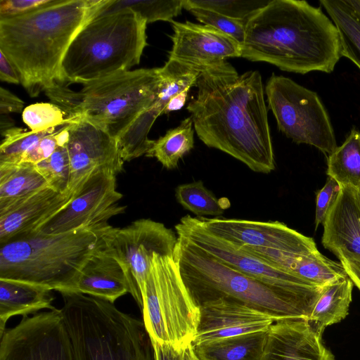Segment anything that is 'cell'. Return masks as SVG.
<instances>
[{
	"instance_id": "3957f363",
	"label": "cell",
	"mask_w": 360,
	"mask_h": 360,
	"mask_svg": "<svg viewBox=\"0 0 360 360\" xmlns=\"http://www.w3.org/2000/svg\"><path fill=\"white\" fill-rule=\"evenodd\" d=\"M107 1L53 0L31 12L0 18V51L17 70L30 97L61 84V65L70 44Z\"/></svg>"
},
{
	"instance_id": "f1b7e54d",
	"label": "cell",
	"mask_w": 360,
	"mask_h": 360,
	"mask_svg": "<svg viewBox=\"0 0 360 360\" xmlns=\"http://www.w3.org/2000/svg\"><path fill=\"white\" fill-rule=\"evenodd\" d=\"M340 35L341 56L349 59L360 70V18L345 0H321Z\"/></svg>"
},
{
	"instance_id": "e0dca14e",
	"label": "cell",
	"mask_w": 360,
	"mask_h": 360,
	"mask_svg": "<svg viewBox=\"0 0 360 360\" xmlns=\"http://www.w3.org/2000/svg\"><path fill=\"white\" fill-rule=\"evenodd\" d=\"M170 22L173 34L169 58L202 70L227 58L241 57V45L217 29L190 21Z\"/></svg>"
},
{
	"instance_id": "74e56055",
	"label": "cell",
	"mask_w": 360,
	"mask_h": 360,
	"mask_svg": "<svg viewBox=\"0 0 360 360\" xmlns=\"http://www.w3.org/2000/svg\"><path fill=\"white\" fill-rule=\"evenodd\" d=\"M186 10L203 25L217 29L234 38L240 45L243 44L245 34V22L205 8L188 7Z\"/></svg>"
},
{
	"instance_id": "7402d4cb",
	"label": "cell",
	"mask_w": 360,
	"mask_h": 360,
	"mask_svg": "<svg viewBox=\"0 0 360 360\" xmlns=\"http://www.w3.org/2000/svg\"><path fill=\"white\" fill-rule=\"evenodd\" d=\"M275 268L313 284L326 286L347 277L341 263L330 259L319 250L286 252L257 247H240Z\"/></svg>"
},
{
	"instance_id": "ac0fdd59",
	"label": "cell",
	"mask_w": 360,
	"mask_h": 360,
	"mask_svg": "<svg viewBox=\"0 0 360 360\" xmlns=\"http://www.w3.org/2000/svg\"><path fill=\"white\" fill-rule=\"evenodd\" d=\"M198 308V323L191 345L268 330L275 322L270 316L228 298L208 301Z\"/></svg>"
},
{
	"instance_id": "ba28073f",
	"label": "cell",
	"mask_w": 360,
	"mask_h": 360,
	"mask_svg": "<svg viewBox=\"0 0 360 360\" xmlns=\"http://www.w3.org/2000/svg\"><path fill=\"white\" fill-rule=\"evenodd\" d=\"M160 80V68H143L85 83L79 92L57 84L45 93L67 117L82 116L117 140L153 104Z\"/></svg>"
},
{
	"instance_id": "bcb514c9",
	"label": "cell",
	"mask_w": 360,
	"mask_h": 360,
	"mask_svg": "<svg viewBox=\"0 0 360 360\" xmlns=\"http://www.w3.org/2000/svg\"><path fill=\"white\" fill-rule=\"evenodd\" d=\"M190 89H186L176 96L172 98L169 103L167 104L163 111V114H166L171 111L177 110L181 108L186 101Z\"/></svg>"
},
{
	"instance_id": "d6a6232c",
	"label": "cell",
	"mask_w": 360,
	"mask_h": 360,
	"mask_svg": "<svg viewBox=\"0 0 360 360\" xmlns=\"http://www.w3.org/2000/svg\"><path fill=\"white\" fill-rule=\"evenodd\" d=\"M184 8V0H108L98 15L122 9H130L147 24L156 21H172Z\"/></svg>"
},
{
	"instance_id": "603a6c76",
	"label": "cell",
	"mask_w": 360,
	"mask_h": 360,
	"mask_svg": "<svg viewBox=\"0 0 360 360\" xmlns=\"http://www.w3.org/2000/svg\"><path fill=\"white\" fill-rule=\"evenodd\" d=\"M129 290L121 264L98 245L80 274L75 292L114 303Z\"/></svg>"
},
{
	"instance_id": "44dd1931",
	"label": "cell",
	"mask_w": 360,
	"mask_h": 360,
	"mask_svg": "<svg viewBox=\"0 0 360 360\" xmlns=\"http://www.w3.org/2000/svg\"><path fill=\"white\" fill-rule=\"evenodd\" d=\"M72 197L46 187L0 213V245L37 231Z\"/></svg>"
},
{
	"instance_id": "d4e9b609",
	"label": "cell",
	"mask_w": 360,
	"mask_h": 360,
	"mask_svg": "<svg viewBox=\"0 0 360 360\" xmlns=\"http://www.w3.org/2000/svg\"><path fill=\"white\" fill-rule=\"evenodd\" d=\"M268 330L191 346L198 360H260L266 342Z\"/></svg>"
},
{
	"instance_id": "d590c367",
	"label": "cell",
	"mask_w": 360,
	"mask_h": 360,
	"mask_svg": "<svg viewBox=\"0 0 360 360\" xmlns=\"http://www.w3.org/2000/svg\"><path fill=\"white\" fill-rule=\"evenodd\" d=\"M35 167L49 188L69 195L70 165L66 146H58L51 156L35 164Z\"/></svg>"
},
{
	"instance_id": "b9f144b4",
	"label": "cell",
	"mask_w": 360,
	"mask_h": 360,
	"mask_svg": "<svg viewBox=\"0 0 360 360\" xmlns=\"http://www.w3.org/2000/svg\"><path fill=\"white\" fill-rule=\"evenodd\" d=\"M24 102L4 87L0 88V114L23 112Z\"/></svg>"
},
{
	"instance_id": "ee69618b",
	"label": "cell",
	"mask_w": 360,
	"mask_h": 360,
	"mask_svg": "<svg viewBox=\"0 0 360 360\" xmlns=\"http://www.w3.org/2000/svg\"><path fill=\"white\" fill-rule=\"evenodd\" d=\"M0 79L11 84L20 83L19 73L1 51H0Z\"/></svg>"
},
{
	"instance_id": "7a4b0ae2",
	"label": "cell",
	"mask_w": 360,
	"mask_h": 360,
	"mask_svg": "<svg viewBox=\"0 0 360 360\" xmlns=\"http://www.w3.org/2000/svg\"><path fill=\"white\" fill-rule=\"evenodd\" d=\"M241 57L286 72L330 73L342 57L340 35L321 7L270 0L246 22Z\"/></svg>"
},
{
	"instance_id": "5bb4252c",
	"label": "cell",
	"mask_w": 360,
	"mask_h": 360,
	"mask_svg": "<svg viewBox=\"0 0 360 360\" xmlns=\"http://www.w3.org/2000/svg\"><path fill=\"white\" fill-rule=\"evenodd\" d=\"M0 360H74L71 340L60 309L54 308L5 330Z\"/></svg>"
},
{
	"instance_id": "52a82bcc",
	"label": "cell",
	"mask_w": 360,
	"mask_h": 360,
	"mask_svg": "<svg viewBox=\"0 0 360 360\" xmlns=\"http://www.w3.org/2000/svg\"><path fill=\"white\" fill-rule=\"evenodd\" d=\"M146 21L130 9L97 15L79 30L63 60V82L84 84L139 64Z\"/></svg>"
},
{
	"instance_id": "4dcf8cb0",
	"label": "cell",
	"mask_w": 360,
	"mask_h": 360,
	"mask_svg": "<svg viewBox=\"0 0 360 360\" xmlns=\"http://www.w3.org/2000/svg\"><path fill=\"white\" fill-rule=\"evenodd\" d=\"M201 69L184 62L168 58L160 68V83L158 93L153 105L161 115L171 100L186 89L195 86Z\"/></svg>"
},
{
	"instance_id": "cb8c5ba5",
	"label": "cell",
	"mask_w": 360,
	"mask_h": 360,
	"mask_svg": "<svg viewBox=\"0 0 360 360\" xmlns=\"http://www.w3.org/2000/svg\"><path fill=\"white\" fill-rule=\"evenodd\" d=\"M52 290L23 281L0 278V338L9 318L53 309Z\"/></svg>"
},
{
	"instance_id": "681fc988",
	"label": "cell",
	"mask_w": 360,
	"mask_h": 360,
	"mask_svg": "<svg viewBox=\"0 0 360 360\" xmlns=\"http://www.w3.org/2000/svg\"><path fill=\"white\" fill-rule=\"evenodd\" d=\"M196 357L193 353L191 345L186 347L183 360H195Z\"/></svg>"
},
{
	"instance_id": "83f0119b",
	"label": "cell",
	"mask_w": 360,
	"mask_h": 360,
	"mask_svg": "<svg viewBox=\"0 0 360 360\" xmlns=\"http://www.w3.org/2000/svg\"><path fill=\"white\" fill-rule=\"evenodd\" d=\"M326 174L341 186L360 187V132L355 128L328 155Z\"/></svg>"
},
{
	"instance_id": "f907efd6",
	"label": "cell",
	"mask_w": 360,
	"mask_h": 360,
	"mask_svg": "<svg viewBox=\"0 0 360 360\" xmlns=\"http://www.w3.org/2000/svg\"><path fill=\"white\" fill-rule=\"evenodd\" d=\"M358 198L360 203V187L357 190Z\"/></svg>"
},
{
	"instance_id": "5b68a950",
	"label": "cell",
	"mask_w": 360,
	"mask_h": 360,
	"mask_svg": "<svg viewBox=\"0 0 360 360\" xmlns=\"http://www.w3.org/2000/svg\"><path fill=\"white\" fill-rule=\"evenodd\" d=\"M60 294L74 360H155L143 321L108 301L77 292Z\"/></svg>"
},
{
	"instance_id": "277c9868",
	"label": "cell",
	"mask_w": 360,
	"mask_h": 360,
	"mask_svg": "<svg viewBox=\"0 0 360 360\" xmlns=\"http://www.w3.org/2000/svg\"><path fill=\"white\" fill-rule=\"evenodd\" d=\"M176 254L181 278L197 307L228 298L270 316L275 322L308 321L323 292L298 293L266 285L232 269L179 236Z\"/></svg>"
},
{
	"instance_id": "7bdbcfd3",
	"label": "cell",
	"mask_w": 360,
	"mask_h": 360,
	"mask_svg": "<svg viewBox=\"0 0 360 360\" xmlns=\"http://www.w3.org/2000/svg\"><path fill=\"white\" fill-rule=\"evenodd\" d=\"M152 342L155 360H183L186 348L176 347L169 344L160 343L154 340Z\"/></svg>"
},
{
	"instance_id": "9a60e30c",
	"label": "cell",
	"mask_w": 360,
	"mask_h": 360,
	"mask_svg": "<svg viewBox=\"0 0 360 360\" xmlns=\"http://www.w3.org/2000/svg\"><path fill=\"white\" fill-rule=\"evenodd\" d=\"M69 118L66 148L70 165L68 194L72 196L95 172H122L124 161L115 139L82 116Z\"/></svg>"
},
{
	"instance_id": "836d02e7",
	"label": "cell",
	"mask_w": 360,
	"mask_h": 360,
	"mask_svg": "<svg viewBox=\"0 0 360 360\" xmlns=\"http://www.w3.org/2000/svg\"><path fill=\"white\" fill-rule=\"evenodd\" d=\"M62 126V125H60ZM34 132L14 127L3 133L4 139L0 146V164L21 163L25 154L43 137L55 133L60 127Z\"/></svg>"
},
{
	"instance_id": "ffe728a7",
	"label": "cell",
	"mask_w": 360,
	"mask_h": 360,
	"mask_svg": "<svg viewBox=\"0 0 360 360\" xmlns=\"http://www.w3.org/2000/svg\"><path fill=\"white\" fill-rule=\"evenodd\" d=\"M358 188L341 186L323 223V246L338 258L360 259V203Z\"/></svg>"
},
{
	"instance_id": "30bf717a",
	"label": "cell",
	"mask_w": 360,
	"mask_h": 360,
	"mask_svg": "<svg viewBox=\"0 0 360 360\" xmlns=\"http://www.w3.org/2000/svg\"><path fill=\"white\" fill-rule=\"evenodd\" d=\"M268 105L283 134L296 143L325 154L337 148L328 113L319 95L282 75L272 74L265 86Z\"/></svg>"
},
{
	"instance_id": "c3c4849f",
	"label": "cell",
	"mask_w": 360,
	"mask_h": 360,
	"mask_svg": "<svg viewBox=\"0 0 360 360\" xmlns=\"http://www.w3.org/2000/svg\"><path fill=\"white\" fill-rule=\"evenodd\" d=\"M353 13L360 18V0H345Z\"/></svg>"
},
{
	"instance_id": "f546056e",
	"label": "cell",
	"mask_w": 360,
	"mask_h": 360,
	"mask_svg": "<svg viewBox=\"0 0 360 360\" xmlns=\"http://www.w3.org/2000/svg\"><path fill=\"white\" fill-rule=\"evenodd\" d=\"M193 125L191 117L186 118L179 126L155 141L146 156L155 158L167 169L176 168L179 160L194 146Z\"/></svg>"
},
{
	"instance_id": "f35d334b",
	"label": "cell",
	"mask_w": 360,
	"mask_h": 360,
	"mask_svg": "<svg viewBox=\"0 0 360 360\" xmlns=\"http://www.w3.org/2000/svg\"><path fill=\"white\" fill-rule=\"evenodd\" d=\"M341 189V186L332 177L328 176L322 188L316 192L315 210V229L323 224L326 217L335 202Z\"/></svg>"
},
{
	"instance_id": "ab89813d",
	"label": "cell",
	"mask_w": 360,
	"mask_h": 360,
	"mask_svg": "<svg viewBox=\"0 0 360 360\" xmlns=\"http://www.w3.org/2000/svg\"><path fill=\"white\" fill-rule=\"evenodd\" d=\"M53 0H1L0 18L22 15L51 4Z\"/></svg>"
},
{
	"instance_id": "f6af8a7d",
	"label": "cell",
	"mask_w": 360,
	"mask_h": 360,
	"mask_svg": "<svg viewBox=\"0 0 360 360\" xmlns=\"http://www.w3.org/2000/svg\"><path fill=\"white\" fill-rule=\"evenodd\" d=\"M339 261L348 277L360 291V259L341 256Z\"/></svg>"
},
{
	"instance_id": "8d00e7d4",
	"label": "cell",
	"mask_w": 360,
	"mask_h": 360,
	"mask_svg": "<svg viewBox=\"0 0 360 360\" xmlns=\"http://www.w3.org/2000/svg\"><path fill=\"white\" fill-rule=\"evenodd\" d=\"M22 120L34 132H39L67 124L69 118L56 105L38 103L26 107L22 113Z\"/></svg>"
},
{
	"instance_id": "d6986e66",
	"label": "cell",
	"mask_w": 360,
	"mask_h": 360,
	"mask_svg": "<svg viewBox=\"0 0 360 360\" xmlns=\"http://www.w3.org/2000/svg\"><path fill=\"white\" fill-rule=\"evenodd\" d=\"M260 360H336L306 320L274 322Z\"/></svg>"
},
{
	"instance_id": "816d5d0a",
	"label": "cell",
	"mask_w": 360,
	"mask_h": 360,
	"mask_svg": "<svg viewBox=\"0 0 360 360\" xmlns=\"http://www.w3.org/2000/svg\"><path fill=\"white\" fill-rule=\"evenodd\" d=\"M195 360H198V359L196 358V359H195Z\"/></svg>"
},
{
	"instance_id": "60d3db41",
	"label": "cell",
	"mask_w": 360,
	"mask_h": 360,
	"mask_svg": "<svg viewBox=\"0 0 360 360\" xmlns=\"http://www.w3.org/2000/svg\"><path fill=\"white\" fill-rule=\"evenodd\" d=\"M57 131L52 134L43 137L25 154L22 162H30L35 165L51 156L58 147L56 139Z\"/></svg>"
},
{
	"instance_id": "7dc6e473",
	"label": "cell",
	"mask_w": 360,
	"mask_h": 360,
	"mask_svg": "<svg viewBox=\"0 0 360 360\" xmlns=\"http://www.w3.org/2000/svg\"><path fill=\"white\" fill-rule=\"evenodd\" d=\"M14 127V123L13 120L6 115H1L0 117V130L1 134L6 132V131Z\"/></svg>"
},
{
	"instance_id": "2e32d148",
	"label": "cell",
	"mask_w": 360,
	"mask_h": 360,
	"mask_svg": "<svg viewBox=\"0 0 360 360\" xmlns=\"http://www.w3.org/2000/svg\"><path fill=\"white\" fill-rule=\"evenodd\" d=\"M196 218L210 233L238 247L266 248L286 252L319 250L312 238L278 221H258L217 217Z\"/></svg>"
},
{
	"instance_id": "e575fe53",
	"label": "cell",
	"mask_w": 360,
	"mask_h": 360,
	"mask_svg": "<svg viewBox=\"0 0 360 360\" xmlns=\"http://www.w3.org/2000/svg\"><path fill=\"white\" fill-rule=\"evenodd\" d=\"M270 0H184V8L198 7L246 23Z\"/></svg>"
},
{
	"instance_id": "484cf974",
	"label": "cell",
	"mask_w": 360,
	"mask_h": 360,
	"mask_svg": "<svg viewBox=\"0 0 360 360\" xmlns=\"http://www.w3.org/2000/svg\"><path fill=\"white\" fill-rule=\"evenodd\" d=\"M46 187L34 164H0V213Z\"/></svg>"
},
{
	"instance_id": "7c38bea8",
	"label": "cell",
	"mask_w": 360,
	"mask_h": 360,
	"mask_svg": "<svg viewBox=\"0 0 360 360\" xmlns=\"http://www.w3.org/2000/svg\"><path fill=\"white\" fill-rule=\"evenodd\" d=\"M175 231L177 236L222 263L266 285L305 294L321 293L325 288L278 269L244 249L214 236L200 224L196 217L187 214L181 218L175 225Z\"/></svg>"
},
{
	"instance_id": "8fae6325",
	"label": "cell",
	"mask_w": 360,
	"mask_h": 360,
	"mask_svg": "<svg viewBox=\"0 0 360 360\" xmlns=\"http://www.w3.org/2000/svg\"><path fill=\"white\" fill-rule=\"evenodd\" d=\"M93 231L99 247L121 264L129 292L142 309V292L154 255H174L178 243L176 231L150 219H139L123 228L106 224Z\"/></svg>"
},
{
	"instance_id": "9c48e42d",
	"label": "cell",
	"mask_w": 360,
	"mask_h": 360,
	"mask_svg": "<svg viewBox=\"0 0 360 360\" xmlns=\"http://www.w3.org/2000/svg\"><path fill=\"white\" fill-rule=\"evenodd\" d=\"M143 322L152 340L186 348L195 334L199 308L181 278L176 250L155 254L142 292Z\"/></svg>"
},
{
	"instance_id": "6da1fadb",
	"label": "cell",
	"mask_w": 360,
	"mask_h": 360,
	"mask_svg": "<svg viewBox=\"0 0 360 360\" xmlns=\"http://www.w3.org/2000/svg\"><path fill=\"white\" fill-rule=\"evenodd\" d=\"M197 94L187 106L200 141L269 174L276 168L262 77L258 71L239 75L228 62L202 69Z\"/></svg>"
},
{
	"instance_id": "4316f807",
	"label": "cell",
	"mask_w": 360,
	"mask_h": 360,
	"mask_svg": "<svg viewBox=\"0 0 360 360\" xmlns=\"http://www.w3.org/2000/svg\"><path fill=\"white\" fill-rule=\"evenodd\" d=\"M354 286L348 276L325 286L307 321L316 333L322 335L326 327L348 315Z\"/></svg>"
},
{
	"instance_id": "4fadbf2b",
	"label": "cell",
	"mask_w": 360,
	"mask_h": 360,
	"mask_svg": "<svg viewBox=\"0 0 360 360\" xmlns=\"http://www.w3.org/2000/svg\"><path fill=\"white\" fill-rule=\"evenodd\" d=\"M116 176L106 170L91 174L69 202L35 231L58 234L82 229L93 231L123 214L127 207L119 203L123 195L116 188Z\"/></svg>"
},
{
	"instance_id": "1f68e13d",
	"label": "cell",
	"mask_w": 360,
	"mask_h": 360,
	"mask_svg": "<svg viewBox=\"0 0 360 360\" xmlns=\"http://www.w3.org/2000/svg\"><path fill=\"white\" fill-rule=\"evenodd\" d=\"M177 202L197 217L220 216L230 207L227 198H218L202 181L179 185L175 189Z\"/></svg>"
},
{
	"instance_id": "8992f818",
	"label": "cell",
	"mask_w": 360,
	"mask_h": 360,
	"mask_svg": "<svg viewBox=\"0 0 360 360\" xmlns=\"http://www.w3.org/2000/svg\"><path fill=\"white\" fill-rule=\"evenodd\" d=\"M98 237L82 229L58 234L34 231L0 245V278L75 292L80 274L97 249Z\"/></svg>"
}]
</instances>
